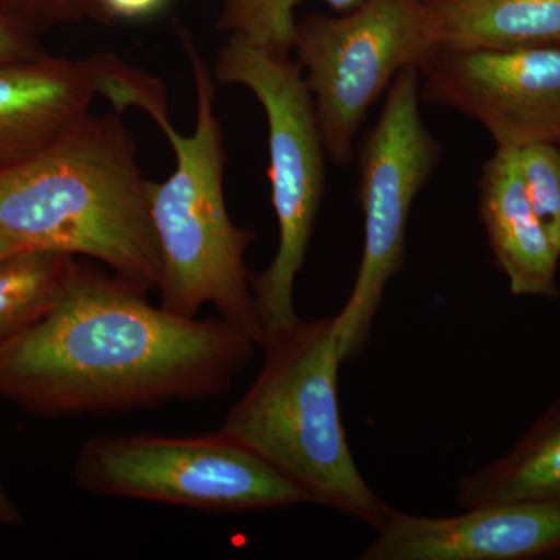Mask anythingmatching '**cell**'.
<instances>
[{"label":"cell","mask_w":560,"mask_h":560,"mask_svg":"<svg viewBox=\"0 0 560 560\" xmlns=\"http://www.w3.org/2000/svg\"><path fill=\"white\" fill-rule=\"evenodd\" d=\"M256 342L220 318H184L149 291L79 264L60 298L0 345V399L40 418L149 410L219 397Z\"/></svg>","instance_id":"6da1fadb"},{"label":"cell","mask_w":560,"mask_h":560,"mask_svg":"<svg viewBox=\"0 0 560 560\" xmlns=\"http://www.w3.org/2000/svg\"><path fill=\"white\" fill-rule=\"evenodd\" d=\"M120 114L90 113L39 153L0 167V231L28 248L98 261L150 293L161 257L149 179Z\"/></svg>","instance_id":"7a4b0ae2"},{"label":"cell","mask_w":560,"mask_h":560,"mask_svg":"<svg viewBox=\"0 0 560 560\" xmlns=\"http://www.w3.org/2000/svg\"><path fill=\"white\" fill-rule=\"evenodd\" d=\"M183 46L197 97L194 131L183 135L173 127L165 91L140 106L175 154L171 176L161 183L149 180L151 224L161 257L160 305L184 318H198L205 305H212L221 319L261 345L264 326L245 261L256 232L237 226L228 212L226 151L215 113V79L191 39L183 36Z\"/></svg>","instance_id":"3957f363"},{"label":"cell","mask_w":560,"mask_h":560,"mask_svg":"<svg viewBox=\"0 0 560 560\" xmlns=\"http://www.w3.org/2000/svg\"><path fill=\"white\" fill-rule=\"evenodd\" d=\"M264 363L221 431L260 456L308 503L377 529L393 508L364 481L338 400L342 363L335 320L298 319L267 331Z\"/></svg>","instance_id":"277c9868"},{"label":"cell","mask_w":560,"mask_h":560,"mask_svg":"<svg viewBox=\"0 0 560 560\" xmlns=\"http://www.w3.org/2000/svg\"><path fill=\"white\" fill-rule=\"evenodd\" d=\"M212 73L221 84H238L253 92L268 121V175L279 246L267 270L250 276L265 337L300 319L294 283L326 191L327 153L300 62L230 38L217 54Z\"/></svg>","instance_id":"5b68a950"},{"label":"cell","mask_w":560,"mask_h":560,"mask_svg":"<svg viewBox=\"0 0 560 560\" xmlns=\"http://www.w3.org/2000/svg\"><path fill=\"white\" fill-rule=\"evenodd\" d=\"M293 51L327 158L348 167L371 106L401 70L422 72L440 47L423 0H363L338 16L318 13L298 21Z\"/></svg>","instance_id":"8992f818"},{"label":"cell","mask_w":560,"mask_h":560,"mask_svg":"<svg viewBox=\"0 0 560 560\" xmlns=\"http://www.w3.org/2000/svg\"><path fill=\"white\" fill-rule=\"evenodd\" d=\"M73 477L91 495L202 511L279 510L308 503L300 489L221 430L202 436L92 438L77 455Z\"/></svg>","instance_id":"52a82bcc"},{"label":"cell","mask_w":560,"mask_h":560,"mask_svg":"<svg viewBox=\"0 0 560 560\" xmlns=\"http://www.w3.org/2000/svg\"><path fill=\"white\" fill-rule=\"evenodd\" d=\"M419 77V69L401 70L357 147L364 243L352 293L334 316L342 363L360 357L370 341L386 287L404 268L412 205L441 161V143L420 114Z\"/></svg>","instance_id":"ba28073f"},{"label":"cell","mask_w":560,"mask_h":560,"mask_svg":"<svg viewBox=\"0 0 560 560\" xmlns=\"http://www.w3.org/2000/svg\"><path fill=\"white\" fill-rule=\"evenodd\" d=\"M420 98L478 121L495 147L560 140V49L440 50L420 72Z\"/></svg>","instance_id":"9c48e42d"},{"label":"cell","mask_w":560,"mask_h":560,"mask_svg":"<svg viewBox=\"0 0 560 560\" xmlns=\"http://www.w3.org/2000/svg\"><path fill=\"white\" fill-rule=\"evenodd\" d=\"M560 558V501H503L451 517L390 510L361 560Z\"/></svg>","instance_id":"30bf717a"},{"label":"cell","mask_w":560,"mask_h":560,"mask_svg":"<svg viewBox=\"0 0 560 560\" xmlns=\"http://www.w3.org/2000/svg\"><path fill=\"white\" fill-rule=\"evenodd\" d=\"M101 91L97 55L0 62V167L27 160L91 113Z\"/></svg>","instance_id":"8fae6325"},{"label":"cell","mask_w":560,"mask_h":560,"mask_svg":"<svg viewBox=\"0 0 560 560\" xmlns=\"http://www.w3.org/2000/svg\"><path fill=\"white\" fill-rule=\"evenodd\" d=\"M478 212L511 293L558 296L560 253L530 206L517 150L495 147L482 165Z\"/></svg>","instance_id":"7c38bea8"},{"label":"cell","mask_w":560,"mask_h":560,"mask_svg":"<svg viewBox=\"0 0 560 560\" xmlns=\"http://www.w3.org/2000/svg\"><path fill=\"white\" fill-rule=\"evenodd\" d=\"M440 50L560 49V0H423Z\"/></svg>","instance_id":"4fadbf2b"},{"label":"cell","mask_w":560,"mask_h":560,"mask_svg":"<svg viewBox=\"0 0 560 560\" xmlns=\"http://www.w3.org/2000/svg\"><path fill=\"white\" fill-rule=\"evenodd\" d=\"M503 501H560V396L506 455L458 482L463 510Z\"/></svg>","instance_id":"5bb4252c"},{"label":"cell","mask_w":560,"mask_h":560,"mask_svg":"<svg viewBox=\"0 0 560 560\" xmlns=\"http://www.w3.org/2000/svg\"><path fill=\"white\" fill-rule=\"evenodd\" d=\"M75 257L27 248L0 260V345L28 329L60 298Z\"/></svg>","instance_id":"9a60e30c"},{"label":"cell","mask_w":560,"mask_h":560,"mask_svg":"<svg viewBox=\"0 0 560 560\" xmlns=\"http://www.w3.org/2000/svg\"><path fill=\"white\" fill-rule=\"evenodd\" d=\"M302 0H223L221 32L270 54L290 57L296 39V7ZM338 13L357 9L363 0H324Z\"/></svg>","instance_id":"2e32d148"},{"label":"cell","mask_w":560,"mask_h":560,"mask_svg":"<svg viewBox=\"0 0 560 560\" xmlns=\"http://www.w3.org/2000/svg\"><path fill=\"white\" fill-rule=\"evenodd\" d=\"M517 151L530 206L560 253V145L530 143Z\"/></svg>","instance_id":"e0dca14e"},{"label":"cell","mask_w":560,"mask_h":560,"mask_svg":"<svg viewBox=\"0 0 560 560\" xmlns=\"http://www.w3.org/2000/svg\"><path fill=\"white\" fill-rule=\"evenodd\" d=\"M39 55L31 39L5 16L0 14V62L22 60Z\"/></svg>","instance_id":"ac0fdd59"},{"label":"cell","mask_w":560,"mask_h":560,"mask_svg":"<svg viewBox=\"0 0 560 560\" xmlns=\"http://www.w3.org/2000/svg\"><path fill=\"white\" fill-rule=\"evenodd\" d=\"M103 10L120 20H139L160 10L165 0H97Z\"/></svg>","instance_id":"d6986e66"},{"label":"cell","mask_w":560,"mask_h":560,"mask_svg":"<svg viewBox=\"0 0 560 560\" xmlns=\"http://www.w3.org/2000/svg\"><path fill=\"white\" fill-rule=\"evenodd\" d=\"M0 517L3 518L5 525H21V512L18 511L16 504L11 501L9 493L3 489L2 480H0Z\"/></svg>","instance_id":"ffe728a7"},{"label":"cell","mask_w":560,"mask_h":560,"mask_svg":"<svg viewBox=\"0 0 560 560\" xmlns=\"http://www.w3.org/2000/svg\"><path fill=\"white\" fill-rule=\"evenodd\" d=\"M0 525H3V521H2V517H0Z\"/></svg>","instance_id":"44dd1931"},{"label":"cell","mask_w":560,"mask_h":560,"mask_svg":"<svg viewBox=\"0 0 560 560\" xmlns=\"http://www.w3.org/2000/svg\"><path fill=\"white\" fill-rule=\"evenodd\" d=\"M559 145H560V140H559Z\"/></svg>","instance_id":"7402d4cb"}]
</instances>
